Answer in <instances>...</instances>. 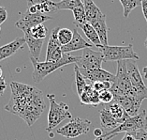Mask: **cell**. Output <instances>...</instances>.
Returning <instances> with one entry per match:
<instances>
[{
  "label": "cell",
  "mask_w": 147,
  "mask_h": 140,
  "mask_svg": "<svg viewBox=\"0 0 147 140\" xmlns=\"http://www.w3.org/2000/svg\"><path fill=\"white\" fill-rule=\"evenodd\" d=\"M141 6H142V14L144 16V19L147 23V0H141Z\"/></svg>",
  "instance_id": "cell-34"
},
{
  "label": "cell",
  "mask_w": 147,
  "mask_h": 140,
  "mask_svg": "<svg viewBox=\"0 0 147 140\" xmlns=\"http://www.w3.org/2000/svg\"><path fill=\"white\" fill-rule=\"evenodd\" d=\"M82 4H84L85 18H86L87 23L91 24L92 22L99 19L104 15L93 0H82Z\"/></svg>",
  "instance_id": "cell-17"
},
{
  "label": "cell",
  "mask_w": 147,
  "mask_h": 140,
  "mask_svg": "<svg viewBox=\"0 0 147 140\" xmlns=\"http://www.w3.org/2000/svg\"><path fill=\"white\" fill-rule=\"evenodd\" d=\"M74 71H75V84H76V89H77V93L80 96L82 92H84L85 87L87 85V80L85 79L82 74L81 73L79 68L74 64Z\"/></svg>",
  "instance_id": "cell-24"
},
{
  "label": "cell",
  "mask_w": 147,
  "mask_h": 140,
  "mask_svg": "<svg viewBox=\"0 0 147 140\" xmlns=\"http://www.w3.org/2000/svg\"><path fill=\"white\" fill-rule=\"evenodd\" d=\"M2 74H3V71H2V69H1V68H0V78L3 77V76H2Z\"/></svg>",
  "instance_id": "cell-41"
},
{
  "label": "cell",
  "mask_w": 147,
  "mask_h": 140,
  "mask_svg": "<svg viewBox=\"0 0 147 140\" xmlns=\"http://www.w3.org/2000/svg\"><path fill=\"white\" fill-rule=\"evenodd\" d=\"M140 130L147 131V114L143 109L141 113L133 117H129L127 120L121 123L116 129L110 133L111 135H118L119 133H134Z\"/></svg>",
  "instance_id": "cell-8"
},
{
  "label": "cell",
  "mask_w": 147,
  "mask_h": 140,
  "mask_svg": "<svg viewBox=\"0 0 147 140\" xmlns=\"http://www.w3.org/2000/svg\"><path fill=\"white\" fill-rule=\"evenodd\" d=\"M100 116V124L104 133H111L116 129L120 125V123L113 117V115L108 110L107 107H103L99 110Z\"/></svg>",
  "instance_id": "cell-16"
},
{
  "label": "cell",
  "mask_w": 147,
  "mask_h": 140,
  "mask_svg": "<svg viewBox=\"0 0 147 140\" xmlns=\"http://www.w3.org/2000/svg\"><path fill=\"white\" fill-rule=\"evenodd\" d=\"M51 19L52 17L48 16L47 14H43L40 12L30 13L26 10V12L23 13L20 19L15 23V27L19 28L20 30H22L24 33H26L30 28L38 26V24H42L46 21Z\"/></svg>",
  "instance_id": "cell-10"
},
{
  "label": "cell",
  "mask_w": 147,
  "mask_h": 140,
  "mask_svg": "<svg viewBox=\"0 0 147 140\" xmlns=\"http://www.w3.org/2000/svg\"><path fill=\"white\" fill-rule=\"evenodd\" d=\"M24 34H28V35H30L31 37H33L37 39H44L47 37L48 28L46 27L43 24H38V26H36L34 27L30 28L26 33H24Z\"/></svg>",
  "instance_id": "cell-23"
},
{
  "label": "cell",
  "mask_w": 147,
  "mask_h": 140,
  "mask_svg": "<svg viewBox=\"0 0 147 140\" xmlns=\"http://www.w3.org/2000/svg\"><path fill=\"white\" fill-rule=\"evenodd\" d=\"M46 1H47V0H26L27 7L34 6V5H38V4H41V3H44Z\"/></svg>",
  "instance_id": "cell-37"
},
{
  "label": "cell",
  "mask_w": 147,
  "mask_h": 140,
  "mask_svg": "<svg viewBox=\"0 0 147 140\" xmlns=\"http://www.w3.org/2000/svg\"><path fill=\"white\" fill-rule=\"evenodd\" d=\"M24 44H26V39L23 37V38H16L14 41L9 42V43L0 46V61L13 56Z\"/></svg>",
  "instance_id": "cell-15"
},
{
  "label": "cell",
  "mask_w": 147,
  "mask_h": 140,
  "mask_svg": "<svg viewBox=\"0 0 147 140\" xmlns=\"http://www.w3.org/2000/svg\"><path fill=\"white\" fill-rule=\"evenodd\" d=\"M78 27L81 28V29L82 30V32L84 33V35L87 37V39L95 46H96L98 48L101 47L102 45H101V42H100L98 35V33H96V29L91 26L90 24H89V23H85L84 24H81V26H79Z\"/></svg>",
  "instance_id": "cell-21"
},
{
  "label": "cell",
  "mask_w": 147,
  "mask_h": 140,
  "mask_svg": "<svg viewBox=\"0 0 147 140\" xmlns=\"http://www.w3.org/2000/svg\"><path fill=\"white\" fill-rule=\"evenodd\" d=\"M144 45H145V47H146V49H147V38H146L145 41H144Z\"/></svg>",
  "instance_id": "cell-42"
},
{
  "label": "cell",
  "mask_w": 147,
  "mask_h": 140,
  "mask_svg": "<svg viewBox=\"0 0 147 140\" xmlns=\"http://www.w3.org/2000/svg\"><path fill=\"white\" fill-rule=\"evenodd\" d=\"M73 38V31L69 28H60L58 31V41L61 46L67 45Z\"/></svg>",
  "instance_id": "cell-27"
},
{
  "label": "cell",
  "mask_w": 147,
  "mask_h": 140,
  "mask_svg": "<svg viewBox=\"0 0 147 140\" xmlns=\"http://www.w3.org/2000/svg\"><path fill=\"white\" fill-rule=\"evenodd\" d=\"M125 64H127V73L132 85L131 91H138L146 88L147 87L145 86L144 82H143L142 76L141 73H140L137 65H136L135 60H125Z\"/></svg>",
  "instance_id": "cell-11"
},
{
  "label": "cell",
  "mask_w": 147,
  "mask_h": 140,
  "mask_svg": "<svg viewBox=\"0 0 147 140\" xmlns=\"http://www.w3.org/2000/svg\"><path fill=\"white\" fill-rule=\"evenodd\" d=\"M113 94L110 89H106L99 93V100L100 103H104V105H109L113 101Z\"/></svg>",
  "instance_id": "cell-30"
},
{
  "label": "cell",
  "mask_w": 147,
  "mask_h": 140,
  "mask_svg": "<svg viewBox=\"0 0 147 140\" xmlns=\"http://www.w3.org/2000/svg\"><path fill=\"white\" fill-rule=\"evenodd\" d=\"M105 133L102 130V128H96L94 130V135L96 137H99V136H102Z\"/></svg>",
  "instance_id": "cell-38"
},
{
  "label": "cell",
  "mask_w": 147,
  "mask_h": 140,
  "mask_svg": "<svg viewBox=\"0 0 147 140\" xmlns=\"http://www.w3.org/2000/svg\"><path fill=\"white\" fill-rule=\"evenodd\" d=\"M115 135H111L110 133H106V134H104L102 136L96 137L95 140H111L113 137H114Z\"/></svg>",
  "instance_id": "cell-36"
},
{
  "label": "cell",
  "mask_w": 147,
  "mask_h": 140,
  "mask_svg": "<svg viewBox=\"0 0 147 140\" xmlns=\"http://www.w3.org/2000/svg\"><path fill=\"white\" fill-rule=\"evenodd\" d=\"M119 1L123 6L125 18H127L132 10L141 5V0H119Z\"/></svg>",
  "instance_id": "cell-26"
},
{
  "label": "cell",
  "mask_w": 147,
  "mask_h": 140,
  "mask_svg": "<svg viewBox=\"0 0 147 140\" xmlns=\"http://www.w3.org/2000/svg\"><path fill=\"white\" fill-rule=\"evenodd\" d=\"M10 89H11V95L9 102L5 106V109L8 112L20 117L27 103L34 96L38 88L33 86L12 81L10 83Z\"/></svg>",
  "instance_id": "cell-1"
},
{
  "label": "cell",
  "mask_w": 147,
  "mask_h": 140,
  "mask_svg": "<svg viewBox=\"0 0 147 140\" xmlns=\"http://www.w3.org/2000/svg\"><path fill=\"white\" fill-rule=\"evenodd\" d=\"M50 136H51V137H53V136H55V135H53V133H50Z\"/></svg>",
  "instance_id": "cell-43"
},
{
  "label": "cell",
  "mask_w": 147,
  "mask_h": 140,
  "mask_svg": "<svg viewBox=\"0 0 147 140\" xmlns=\"http://www.w3.org/2000/svg\"><path fill=\"white\" fill-rule=\"evenodd\" d=\"M107 108L111 112V114L113 115V117L119 122L120 124L123 123L124 121H125L130 116L125 111V109L122 107L119 103L113 101L111 103H109Z\"/></svg>",
  "instance_id": "cell-20"
},
{
  "label": "cell",
  "mask_w": 147,
  "mask_h": 140,
  "mask_svg": "<svg viewBox=\"0 0 147 140\" xmlns=\"http://www.w3.org/2000/svg\"><path fill=\"white\" fill-rule=\"evenodd\" d=\"M55 97L53 94H47V98L50 102V109L46 131L49 133L56 128L63 120L72 118V115L69 112V106L65 103H57Z\"/></svg>",
  "instance_id": "cell-3"
},
{
  "label": "cell",
  "mask_w": 147,
  "mask_h": 140,
  "mask_svg": "<svg viewBox=\"0 0 147 140\" xmlns=\"http://www.w3.org/2000/svg\"><path fill=\"white\" fill-rule=\"evenodd\" d=\"M81 56H71L69 54L64 53L63 57L59 61L53 62V61H44L40 62L38 60L33 58L30 56V60L33 64L34 71L32 74V78L36 83H40L43 79L51 74L55 71L60 69L61 67L69 65V64H76L77 61L80 59Z\"/></svg>",
  "instance_id": "cell-2"
},
{
  "label": "cell",
  "mask_w": 147,
  "mask_h": 140,
  "mask_svg": "<svg viewBox=\"0 0 147 140\" xmlns=\"http://www.w3.org/2000/svg\"><path fill=\"white\" fill-rule=\"evenodd\" d=\"M104 61L103 55L100 51H94L91 48L82 50V55L75 64L80 70H96L100 69Z\"/></svg>",
  "instance_id": "cell-9"
},
{
  "label": "cell",
  "mask_w": 147,
  "mask_h": 140,
  "mask_svg": "<svg viewBox=\"0 0 147 140\" xmlns=\"http://www.w3.org/2000/svg\"><path fill=\"white\" fill-rule=\"evenodd\" d=\"M113 101L119 103L130 117L138 115L139 109L142 103L131 95H124V96H119V97H114Z\"/></svg>",
  "instance_id": "cell-13"
},
{
  "label": "cell",
  "mask_w": 147,
  "mask_h": 140,
  "mask_svg": "<svg viewBox=\"0 0 147 140\" xmlns=\"http://www.w3.org/2000/svg\"><path fill=\"white\" fill-rule=\"evenodd\" d=\"M91 121L86 118H81L79 117L72 118L67 124L63 127L57 128L56 133L67 138H75L78 136L86 135L90 131Z\"/></svg>",
  "instance_id": "cell-7"
},
{
  "label": "cell",
  "mask_w": 147,
  "mask_h": 140,
  "mask_svg": "<svg viewBox=\"0 0 147 140\" xmlns=\"http://www.w3.org/2000/svg\"><path fill=\"white\" fill-rule=\"evenodd\" d=\"M73 12V16H74V24L77 27L81 24H84L86 22V18H85V12H84V6L78 7V8L74 9L72 10Z\"/></svg>",
  "instance_id": "cell-28"
},
{
  "label": "cell",
  "mask_w": 147,
  "mask_h": 140,
  "mask_svg": "<svg viewBox=\"0 0 147 140\" xmlns=\"http://www.w3.org/2000/svg\"><path fill=\"white\" fill-rule=\"evenodd\" d=\"M91 26L96 29V33H98L101 45L106 46L108 45V27L106 24V15H104L99 18V19L92 22Z\"/></svg>",
  "instance_id": "cell-18"
},
{
  "label": "cell",
  "mask_w": 147,
  "mask_h": 140,
  "mask_svg": "<svg viewBox=\"0 0 147 140\" xmlns=\"http://www.w3.org/2000/svg\"><path fill=\"white\" fill-rule=\"evenodd\" d=\"M0 35H1V31H0Z\"/></svg>",
  "instance_id": "cell-44"
},
{
  "label": "cell",
  "mask_w": 147,
  "mask_h": 140,
  "mask_svg": "<svg viewBox=\"0 0 147 140\" xmlns=\"http://www.w3.org/2000/svg\"><path fill=\"white\" fill-rule=\"evenodd\" d=\"M6 88H7V83L5 81V78L1 77V78H0V95L4 94Z\"/></svg>",
  "instance_id": "cell-35"
},
{
  "label": "cell",
  "mask_w": 147,
  "mask_h": 140,
  "mask_svg": "<svg viewBox=\"0 0 147 140\" xmlns=\"http://www.w3.org/2000/svg\"><path fill=\"white\" fill-rule=\"evenodd\" d=\"M24 39H26V43L27 44L28 48H29L30 56L33 58L38 60L39 56H40L41 49L44 43V39H37L30 35L24 34Z\"/></svg>",
  "instance_id": "cell-19"
},
{
  "label": "cell",
  "mask_w": 147,
  "mask_h": 140,
  "mask_svg": "<svg viewBox=\"0 0 147 140\" xmlns=\"http://www.w3.org/2000/svg\"><path fill=\"white\" fill-rule=\"evenodd\" d=\"M37 8L38 12L43 13V14H48V13H53L57 12V9L55 7V3L51 1V0H47L44 3L37 5Z\"/></svg>",
  "instance_id": "cell-29"
},
{
  "label": "cell",
  "mask_w": 147,
  "mask_h": 140,
  "mask_svg": "<svg viewBox=\"0 0 147 140\" xmlns=\"http://www.w3.org/2000/svg\"><path fill=\"white\" fill-rule=\"evenodd\" d=\"M45 108L46 105L43 93L39 89H37L34 96L32 97L31 100L24 107L20 118H22L28 126L31 127L40 118L42 113L44 112Z\"/></svg>",
  "instance_id": "cell-4"
},
{
  "label": "cell",
  "mask_w": 147,
  "mask_h": 140,
  "mask_svg": "<svg viewBox=\"0 0 147 140\" xmlns=\"http://www.w3.org/2000/svg\"><path fill=\"white\" fill-rule=\"evenodd\" d=\"M61 1H62V0H61Z\"/></svg>",
  "instance_id": "cell-45"
},
{
  "label": "cell",
  "mask_w": 147,
  "mask_h": 140,
  "mask_svg": "<svg viewBox=\"0 0 147 140\" xmlns=\"http://www.w3.org/2000/svg\"><path fill=\"white\" fill-rule=\"evenodd\" d=\"M99 51L102 53L104 61H122V60H139L140 57L133 50V45L127 46H101Z\"/></svg>",
  "instance_id": "cell-5"
},
{
  "label": "cell",
  "mask_w": 147,
  "mask_h": 140,
  "mask_svg": "<svg viewBox=\"0 0 147 140\" xmlns=\"http://www.w3.org/2000/svg\"><path fill=\"white\" fill-rule=\"evenodd\" d=\"M80 71L82 74V76L86 79L87 81L92 82V84L95 83V82H105V81H109L113 83L114 80H115V74L111 73L108 71L103 70L102 68L96 70H90V71L80 70Z\"/></svg>",
  "instance_id": "cell-12"
},
{
  "label": "cell",
  "mask_w": 147,
  "mask_h": 140,
  "mask_svg": "<svg viewBox=\"0 0 147 140\" xmlns=\"http://www.w3.org/2000/svg\"><path fill=\"white\" fill-rule=\"evenodd\" d=\"M142 74H143V77H144L145 79H147V66L142 69Z\"/></svg>",
  "instance_id": "cell-40"
},
{
  "label": "cell",
  "mask_w": 147,
  "mask_h": 140,
  "mask_svg": "<svg viewBox=\"0 0 147 140\" xmlns=\"http://www.w3.org/2000/svg\"><path fill=\"white\" fill-rule=\"evenodd\" d=\"M7 19H8V12L4 7L0 6V27L6 22Z\"/></svg>",
  "instance_id": "cell-32"
},
{
  "label": "cell",
  "mask_w": 147,
  "mask_h": 140,
  "mask_svg": "<svg viewBox=\"0 0 147 140\" xmlns=\"http://www.w3.org/2000/svg\"><path fill=\"white\" fill-rule=\"evenodd\" d=\"M60 29L59 27H55L53 29L51 36H50L48 44H47V50H46V57L49 56L51 54L55 51L56 49H58L61 47V45L59 43L58 41V31Z\"/></svg>",
  "instance_id": "cell-22"
},
{
  "label": "cell",
  "mask_w": 147,
  "mask_h": 140,
  "mask_svg": "<svg viewBox=\"0 0 147 140\" xmlns=\"http://www.w3.org/2000/svg\"><path fill=\"white\" fill-rule=\"evenodd\" d=\"M122 140H137V139H136L131 134H129V133H125V135L124 137L122 138Z\"/></svg>",
  "instance_id": "cell-39"
},
{
  "label": "cell",
  "mask_w": 147,
  "mask_h": 140,
  "mask_svg": "<svg viewBox=\"0 0 147 140\" xmlns=\"http://www.w3.org/2000/svg\"><path fill=\"white\" fill-rule=\"evenodd\" d=\"M131 135L137 140H147V131L145 130H140L137 132L131 133Z\"/></svg>",
  "instance_id": "cell-31"
},
{
  "label": "cell",
  "mask_w": 147,
  "mask_h": 140,
  "mask_svg": "<svg viewBox=\"0 0 147 140\" xmlns=\"http://www.w3.org/2000/svg\"><path fill=\"white\" fill-rule=\"evenodd\" d=\"M93 44L89 43L85 39L81 36L77 29L73 31V38L71 39L69 43L67 45L61 46V50L63 53L65 54H69L71 52L78 51V50H84L85 48H92Z\"/></svg>",
  "instance_id": "cell-14"
},
{
  "label": "cell",
  "mask_w": 147,
  "mask_h": 140,
  "mask_svg": "<svg viewBox=\"0 0 147 140\" xmlns=\"http://www.w3.org/2000/svg\"><path fill=\"white\" fill-rule=\"evenodd\" d=\"M93 88L99 93L103 90H106L105 88H104L103 82H95V83H93Z\"/></svg>",
  "instance_id": "cell-33"
},
{
  "label": "cell",
  "mask_w": 147,
  "mask_h": 140,
  "mask_svg": "<svg viewBox=\"0 0 147 140\" xmlns=\"http://www.w3.org/2000/svg\"><path fill=\"white\" fill-rule=\"evenodd\" d=\"M84 6L82 0H62L58 3H55L57 10H73L78 7Z\"/></svg>",
  "instance_id": "cell-25"
},
{
  "label": "cell",
  "mask_w": 147,
  "mask_h": 140,
  "mask_svg": "<svg viewBox=\"0 0 147 140\" xmlns=\"http://www.w3.org/2000/svg\"><path fill=\"white\" fill-rule=\"evenodd\" d=\"M113 97H119L124 95H129L132 90V85L128 76L125 60L117 62V71L115 74V80L113 83L110 89Z\"/></svg>",
  "instance_id": "cell-6"
}]
</instances>
